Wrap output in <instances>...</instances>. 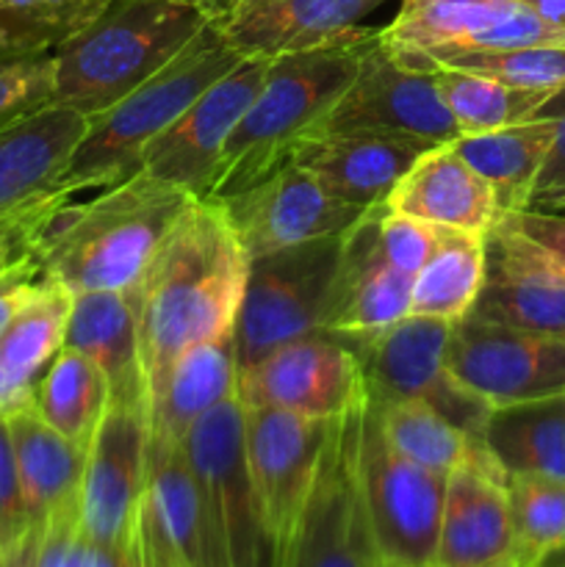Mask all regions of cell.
Returning a JSON list of instances; mask_svg holds the SVG:
<instances>
[{"instance_id": "41", "label": "cell", "mask_w": 565, "mask_h": 567, "mask_svg": "<svg viewBox=\"0 0 565 567\" xmlns=\"http://www.w3.org/2000/svg\"><path fill=\"white\" fill-rule=\"evenodd\" d=\"M53 53L0 61V127L53 100Z\"/></svg>"}, {"instance_id": "8", "label": "cell", "mask_w": 565, "mask_h": 567, "mask_svg": "<svg viewBox=\"0 0 565 567\" xmlns=\"http://www.w3.org/2000/svg\"><path fill=\"white\" fill-rule=\"evenodd\" d=\"M183 457L203 502L222 567H275V540L260 515L244 454V408L225 399L188 430Z\"/></svg>"}, {"instance_id": "18", "label": "cell", "mask_w": 565, "mask_h": 567, "mask_svg": "<svg viewBox=\"0 0 565 567\" xmlns=\"http://www.w3.org/2000/svg\"><path fill=\"white\" fill-rule=\"evenodd\" d=\"M435 567H518L507 476L482 441L446 476Z\"/></svg>"}, {"instance_id": "30", "label": "cell", "mask_w": 565, "mask_h": 567, "mask_svg": "<svg viewBox=\"0 0 565 567\" xmlns=\"http://www.w3.org/2000/svg\"><path fill=\"white\" fill-rule=\"evenodd\" d=\"M552 136V116L537 114L535 120L521 122V125L460 136L454 138L452 147L491 186L499 205V216H502L510 210L526 208L532 183H535L537 169L546 158Z\"/></svg>"}, {"instance_id": "23", "label": "cell", "mask_w": 565, "mask_h": 567, "mask_svg": "<svg viewBox=\"0 0 565 567\" xmlns=\"http://www.w3.org/2000/svg\"><path fill=\"white\" fill-rule=\"evenodd\" d=\"M380 205H371L343 236L321 332H371L410 316L413 277L388 264L380 247Z\"/></svg>"}, {"instance_id": "45", "label": "cell", "mask_w": 565, "mask_h": 567, "mask_svg": "<svg viewBox=\"0 0 565 567\" xmlns=\"http://www.w3.org/2000/svg\"><path fill=\"white\" fill-rule=\"evenodd\" d=\"M44 280H48V275H44L33 249H28L25 255H20V258H14L0 269V336L17 319V313L37 297Z\"/></svg>"}, {"instance_id": "16", "label": "cell", "mask_w": 565, "mask_h": 567, "mask_svg": "<svg viewBox=\"0 0 565 567\" xmlns=\"http://www.w3.org/2000/svg\"><path fill=\"white\" fill-rule=\"evenodd\" d=\"M269 59L247 55L227 75L210 83L158 138L147 147L142 172L186 188L194 197L205 199L216 164L230 138L233 127L249 109L264 83Z\"/></svg>"}, {"instance_id": "53", "label": "cell", "mask_w": 565, "mask_h": 567, "mask_svg": "<svg viewBox=\"0 0 565 567\" xmlns=\"http://www.w3.org/2000/svg\"><path fill=\"white\" fill-rule=\"evenodd\" d=\"M227 3H230V0H227Z\"/></svg>"}, {"instance_id": "15", "label": "cell", "mask_w": 565, "mask_h": 567, "mask_svg": "<svg viewBox=\"0 0 565 567\" xmlns=\"http://www.w3.org/2000/svg\"><path fill=\"white\" fill-rule=\"evenodd\" d=\"M316 131L380 133L427 144H452L460 138L458 122L430 72L399 64L382 39L369 50L355 81Z\"/></svg>"}, {"instance_id": "33", "label": "cell", "mask_w": 565, "mask_h": 567, "mask_svg": "<svg viewBox=\"0 0 565 567\" xmlns=\"http://www.w3.org/2000/svg\"><path fill=\"white\" fill-rule=\"evenodd\" d=\"M402 64V61H399ZM410 70L430 72L446 103L449 114L458 122L460 136L471 133L499 131V127L521 125L541 114L543 103L554 92H535V89H518L510 83L496 81L491 75L469 70H452V66L430 64V61H415L404 64Z\"/></svg>"}, {"instance_id": "32", "label": "cell", "mask_w": 565, "mask_h": 567, "mask_svg": "<svg viewBox=\"0 0 565 567\" xmlns=\"http://www.w3.org/2000/svg\"><path fill=\"white\" fill-rule=\"evenodd\" d=\"M485 277V233L438 227L435 247L415 275L410 316L460 321L471 313Z\"/></svg>"}, {"instance_id": "9", "label": "cell", "mask_w": 565, "mask_h": 567, "mask_svg": "<svg viewBox=\"0 0 565 567\" xmlns=\"http://www.w3.org/2000/svg\"><path fill=\"white\" fill-rule=\"evenodd\" d=\"M358 465L366 515L382 563L432 565L446 476L410 463L388 443L369 388L360 413Z\"/></svg>"}, {"instance_id": "35", "label": "cell", "mask_w": 565, "mask_h": 567, "mask_svg": "<svg viewBox=\"0 0 565 567\" xmlns=\"http://www.w3.org/2000/svg\"><path fill=\"white\" fill-rule=\"evenodd\" d=\"M521 0H415L402 3L382 42L399 50H454L507 17Z\"/></svg>"}, {"instance_id": "48", "label": "cell", "mask_w": 565, "mask_h": 567, "mask_svg": "<svg viewBox=\"0 0 565 567\" xmlns=\"http://www.w3.org/2000/svg\"><path fill=\"white\" fill-rule=\"evenodd\" d=\"M44 214H48V210H44ZM42 216H37V219H28V221H17V225L0 227V269L31 249V236H33V230H37V225Z\"/></svg>"}, {"instance_id": "7", "label": "cell", "mask_w": 565, "mask_h": 567, "mask_svg": "<svg viewBox=\"0 0 565 567\" xmlns=\"http://www.w3.org/2000/svg\"><path fill=\"white\" fill-rule=\"evenodd\" d=\"M343 236L316 238L249 260L242 308L233 327L238 371L321 330L341 264Z\"/></svg>"}, {"instance_id": "21", "label": "cell", "mask_w": 565, "mask_h": 567, "mask_svg": "<svg viewBox=\"0 0 565 567\" xmlns=\"http://www.w3.org/2000/svg\"><path fill=\"white\" fill-rule=\"evenodd\" d=\"M386 0H230L219 14L227 42L242 55L280 59L352 37Z\"/></svg>"}, {"instance_id": "26", "label": "cell", "mask_w": 565, "mask_h": 567, "mask_svg": "<svg viewBox=\"0 0 565 567\" xmlns=\"http://www.w3.org/2000/svg\"><path fill=\"white\" fill-rule=\"evenodd\" d=\"M64 347L86 354L103 371L109 380V399H142L147 404L136 286L122 291L75 293Z\"/></svg>"}, {"instance_id": "42", "label": "cell", "mask_w": 565, "mask_h": 567, "mask_svg": "<svg viewBox=\"0 0 565 567\" xmlns=\"http://www.w3.org/2000/svg\"><path fill=\"white\" fill-rule=\"evenodd\" d=\"M541 114L552 116L554 136L524 210H565V89L543 103Z\"/></svg>"}, {"instance_id": "46", "label": "cell", "mask_w": 565, "mask_h": 567, "mask_svg": "<svg viewBox=\"0 0 565 567\" xmlns=\"http://www.w3.org/2000/svg\"><path fill=\"white\" fill-rule=\"evenodd\" d=\"M499 219L537 244L565 271V210H510Z\"/></svg>"}, {"instance_id": "49", "label": "cell", "mask_w": 565, "mask_h": 567, "mask_svg": "<svg viewBox=\"0 0 565 567\" xmlns=\"http://www.w3.org/2000/svg\"><path fill=\"white\" fill-rule=\"evenodd\" d=\"M521 3L552 25L565 28V0H521Z\"/></svg>"}, {"instance_id": "6", "label": "cell", "mask_w": 565, "mask_h": 567, "mask_svg": "<svg viewBox=\"0 0 565 567\" xmlns=\"http://www.w3.org/2000/svg\"><path fill=\"white\" fill-rule=\"evenodd\" d=\"M363 399L330 421L314 485L291 529L277 543L275 567H382L360 491Z\"/></svg>"}, {"instance_id": "5", "label": "cell", "mask_w": 565, "mask_h": 567, "mask_svg": "<svg viewBox=\"0 0 565 567\" xmlns=\"http://www.w3.org/2000/svg\"><path fill=\"white\" fill-rule=\"evenodd\" d=\"M247 55L225 39L219 17L210 20L170 64L138 83L133 92L116 100L100 114L89 116V127L78 142L70 164L59 181V194H92L116 186L142 172L150 144L222 75Z\"/></svg>"}, {"instance_id": "24", "label": "cell", "mask_w": 565, "mask_h": 567, "mask_svg": "<svg viewBox=\"0 0 565 567\" xmlns=\"http://www.w3.org/2000/svg\"><path fill=\"white\" fill-rule=\"evenodd\" d=\"M386 208L421 225L469 233H487L499 219L491 186L452 144L427 150L388 194Z\"/></svg>"}, {"instance_id": "38", "label": "cell", "mask_w": 565, "mask_h": 567, "mask_svg": "<svg viewBox=\"0 0 565 567\" xmlns=\"http://www.w3.org/2000/svg\"><path fill=\"white\" fill-rule=\"evenodd\" d=\"M391 48V44H388ZM393 59L402 64L430 61L452 70L480 72L496 81L535 92H563L565 89V44L515 50H399L391 48Z\"/></svg>"}, {"instance_id": "52", "label": "cell", "mask_w": 565, "mask_h": 567, "mask_svg": "<svg viewBox=\"0 0 565 567\" xmlns=\"http://www.w3.org/2000/svg\"><path fill=\"white\" fill-rule=\"evenodd\" d=\"M402 3H415V0H402Z\"/></svg>"}, {"instance_id": "12", "label": "cell", "mask_w": 565, "mask_h": 567, "mask_svg": "<svg viewBox=\"0 0 565 567\" xmlns=\"http://www.w3.org/2000/svg\"><path fill=\"white\" fill-rule=\"evenodd\" d=\"M147 485V404L109 399L86 443L78 520L105 548L131 546L133 524Z\"/></svg>"}, {"instance_id": "47", "label": "cell", "mask_w": 565, "mask_h": 567, "mask_svg": "<svg viewBox=\"0 0 565 567\" xmlns=\"http://www.w3.org/2000/svg\"><path fill=\"white\" fill-rule=\"evenodd\" d=\"M131 554H133V565L136 567H186L181 563V557L172 551L166 537L161 535L158 524H155L147 504H144V496H142V504H138L136 524H133Z\"/></svg>"}, {"instance_id": "10", "label": "cell", "mask_w": 565, "mask_h": 567, "mask_svg": "<svg viewBox=\"0 0 565 567\" xmlns=\"http://www.w3.org/2000/svg\"><path fill=\"white\" fill-rule=\"evenodd\" d=\"M454 321L404 316L371 332H338L363 369L366 388L377 399H421L471 437H482L491 415L482 399L465 391L446 365Z\"/></svg>"}, {"instance_id": "25", "label": "cell", "mask_w": 565, "mask_h": 567, "mask_svg": "<svg viewBox=\"0 0 565 567\" xmlns=\"http://www.w3.org/2000/svg\"><path fill=\"white\" fill-rule=\"evenodd\" d=\"M238 363L233 332L186 349L147 399V452L181 449L205 413L236 396Z\"/></svg>"}, {"instance_id": "4", "label": "cell", "mask_w": 565, "mask_h": 567, "mask_svg": "<svg viewBox=\"0 0 565 567\" xmlns=\"http://www.w3.org/2000/svg\"><path fill=\"white\" fill-rule=\"evenodd\" d=\"M216 0H111L75 39L53 50V100L94 116L170 64L210 20Z\"/></svg>"}, {"instance_id": "19", "label": "cell", "mask_w": 565, "mask_h": 567, "mask_svg": "<svg viewBox=\"0 0 565 567\" xmlns=\"http://www.w3.org/2000/svg\"><path fill=\"white\" fill-rule=\"evenodd\" d=\"M89 127L70 105L44 103L0 127V227L64 203L59 181Z\"/></svg>"}, {"instance_id": "20", "label": "cell", "mask_w": 565, "mask_h": 567, "mask_svg": "<svg viewBox=\"0 0 565 567\" xmlns=\"http://www.w3.org/2000/svg\"><path fill=\"white\" fill-rule=\"evenodd\" d=\"M471 316L565 336V271L502 219L485 233V277Z\"/></svg>"}, {"instance_id": "27", "label": "cell", "mask_w": 565, "mask_h": 567, "mask_svg": "<svg viewBox=\"0 0 565 567\" xmlns=\"http://www.w3.org/2000/svg\"><path fill=\"white\" fill-rule=\"evenodd\" d=\"M6 419H9L22 496H25L33 529V526L44 524L50 515L78 504L86 449L55 432L37 413L33 402L11 410Z\"/></svg>"}, {"instance_id": "34", "label": "cell", "mask_w": 565, "mask_h": 567, "mask_svg": "<svg viewBox=\"0 0 565 567\" xmlns=\"http://www.w3.org/2000/svg\"><path fill=\"white\" fill-rule=\"evenodd\" d=\"M109 404V380L103 371L75 349L64 347L44 369L33 388V408L37 413L70 437L72 443L86 449L100 415Z\"/></svg>"}, {"instance_id": "40", "label": "cell", "mask_w": 565, "mask_h": 567, "mask_svg": "<svg viewBox=\"0 0 565 567\" xmlns=\"http://www.w3.org/2000/svg\"><path fill=\"white\" fill-rule=\"evenodd\" d=\"M3 567H136L131 546L105 548L86 537L78 520V504L33 526L20 543L0 551Z\"/></svg>"}, {"instance_id": "1", "label": "cell", "mask_w": 565, "mask_h": 567, "mask_svg": "<svg viewBox=\"0 0 565 567\" xmlns=\"http://www.w3.org/2000/svg\"><path fill=\"white\" fill-rule=\"evenodd\" d=\"M247 269V255L219 205L194 199L136 286L147 399L186 349L233 332Z\"/></svg>"}, {"instance_id": "44", "label": "cell", "mask_w": 565, "mask_h": 567, "mask_svg": "<svg viewBox=\"0 0 565 567\" xmlns=\"http://www.w3.org/2000/svg\"><path fill=\"white\" fill-rule=\"evenodd\" d=\"M28 532H31V518H28L25 496H22L9 419L0 415V551L20 543Z\"/></svg>"}, {"instance_id": "31", "label": "cell", "mask_w": 565, "mask_h": 567, "mask_svg": "<svg viewBox=\"0 0 565 567\" xmlns=\"http://www.w3.org/2000/svg\"><path fill=\"white\" fill-rule=\"evenodd\" d=\"M144 504L186 567H222L205 524L203 502L181 449L147 452Z\"/></svg>"}, {"instance_id": "54", "label": "cell", "mask_w": 565, "mask_h": 567, "mask_svg": "<svg viewBox=\"0 0 565 567\" xmlns=\"http://www.w3.org/2000/svg\"><path fill=\"white\" fill-rule=\"evenodd\" d=\"M0 567H3V565H0Z\"/></svg>"}, {"instance_id": "13", "label": "cell", "mask_w": 565, "mask_h": 567, "mask_svg": "<svg viewBox=\"0 0 565 567\" xmlns=\"http://www.w3.org/2000/svg\"><path fill=\"white\" fill-rule=\"evenodd\" d=\"M214 203V199H210ZM247 260L316 241L343 236L369 208L338 199L314 175L286 161L244 192L216 199Z\"/></svg>"}, {"instance_id": "2", "label": "cell", "mask_w": 565, "mask_h": 567, "mask_svg": "<svg viewBox=\"0 0 565 567\" xmlns=\"http://www.w3.org/2000/svg\"><path fill=\"white\" fill-rule=\"evenodd\" d=\"M194 194L138 172L83 199H64L39 219L31 236L44 275L66 291H122L142 280Z\"/></svg>"}, {"instance_id": "17", "label": "cell", "mask_w": 565, "mask_h": 567, "mask_svg": "<svg viewBox=\"0 0 565 567\" xmlns=\"http://www.w3.org/2000/svg\"><path fill=\"white\" fill-rule=\"evenodd\" d=\"M327 432L330 421L302 419L277 408H244L247 471L275 551L314 485Z\"/></svg>"}, {"instance_id": "43", "label": "cell", "mask_w": 565, "mask_h": 567, "mask_svg": "<svg viewBox=\"0 0 565 567\" xmlns=\"http://www.w3.org/2000/svg\"><path fill=\"white\" fill-rule=\"evenodd\" d=\"M438 227L421 225V221L408 219V216L391 214L382 203L380 208V247L382 255L393 269L402 275L413 277L424 269L427 258H430L432 247H435Z\"/></svg>"}, {"instance_id": "39", "label": "cell", "mask_w": 565, "mask_h": 567, "mask_svg": "<svg viewBox=\"0 0 565 567\" xmlns=\"http://www.w3.org/2000/svg\"><path fill=\"white\" fill-rule=\"evenodd\" d=\"M518 567H541L565 554V482L507 476Z\"/></svg>"}, {"instance_id": "28", "label": "cell", "mask_w": 565, "mask_h": 567, "mask_svg": "<svg viewBox=\"0 0 565 567\" xmlns=\"http://www.w3.org/2000/svg\"><path fill=\"white\" fill-rule=\"evenodd\" d=\"M72 293L48 277L0 336V415L33 402V388L64 349Z\"/></svg>"}, {"instance_id": "36", "label": "cell", "mask_w": 565, "mask_h": 567, "mask_svg": "<svg viewBox=\"0 0 565 567\" xmlns=\"http://www.w3.org/2000/svg\"><path fill=\"white\" fill-rule=\"evenodd\" d=\"M371 396V393H369ZM382 435L410 463L449 476L469 454L476 437L465 435L446 415L421 399H377L371 396Z\"/></svg>"}, {"instance_id": "11", "label": "cell", "mask_w": 565, "mask_h": 567, "mask_svg": "<svg viewBox=\"0 0 565 567\" xmlns=\"http://www.w3.org/2000/svg\"><path fill=\"white\" fill-rule=\"evenodd\" d=\"M446 365L491 410L565 393V336L463 316L452 324Z\"/></svg>"}, {"instance_id": "14", "label": "cell", "mask_w": 565, "mask_h": 567, "mask_svg": "<svg viewBox=\"0 0 565 567\" xmlns=\"http://www.w3.org/2000/svg\"><path fill=\"white\" fill-rule=\"evenodd\" d=\"M360 360L338 332H314L238 371L244 408H277L302 419L332 421L363 399Z\"/></svg>"}, {"instance_id": "51", "label": "cell", "mask_w": 565, "mask_h": 567, "mask_svg": "<svg viewBox=\"0 0 565 567\" xmlns=\"http://www.w3.org/2000/svg\"><path fill=\"white\" fill-rule=\"evenodd\" d=\"M216 3H219V6H222V9H225V6H227V0H216Z\"/></svg>"}, {"instance_id": "29", "label": "cell", "mask_w": 565, "mask_h": 567, "mask_svg": "<svg viewBox=\"0 0 565 567\" xmlns=\"http://www.w3.org/2000/svg\"><path fill=\"white\" fill-rule=\"evenodd\" d=\"M480 441L504 476L565 482V393L491 410Z\"/></svg>"}, {"instance_id": "3", "label": "cell", "mask_w": 565, "mask_h": 567, "mask_svg": "<svg viewBox=\"0 0 565 567\" xmlns=\"http://www.w3.org/2000/svg\"><path fill=\"white\" fill-rule=\"evenodd\" d=\"M380 39L382 28L360 25L338 42L269 59L258 94L222 150L205 199L233 197L291 161L294 144L321 125Z\"/></svg>"}, {"instance_id": "50", "label": "cell", "mask_w": 565, "mask_h": 567, "mask_svg": "<svg viewBox=\"0 0 565 567\" xmlns=\"http://www.w3.org/2000/svg\"><path fill=\"white\" fill-rule=\"evenodd\" d=\"M382 567H435V565H399V563H382Z\"/></svg>"}, {"instance_id": "22", "label": "cell", "mask_w": 565, "mask_h": 567, "mask_svg": "<svg viewBox=\"0 0 565 567\" xmlns=\"http://www.w3.org/2000/svg\"><path fill=\"white\" fill-rule=\"evenodd\" d=\"M438 144L360 131H310L291 150V161L338 199L371 208L386 203L410 166Z\"/></svg>"}, {"instance_id": "37", "label": "cell", "mask_w": 565, "mask_h": 567, "mask_svg": "<svg viewBox=\"0 0 565 567\" xmlns=\"http://www.w3.org/2000/svg\"><path fill=\"white\" fill-rule=\"evenodd\" d=\"M111 0H0V61L53 53L92 25Z\"/></svg>"}]
</instances>
